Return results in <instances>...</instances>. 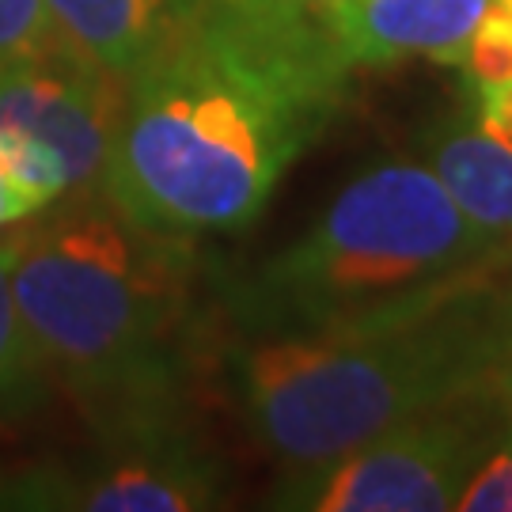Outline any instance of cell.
I'll list each match as a JSON object with an SVG mask.
<instances>
[{"label":"cell","instance_id":"16","mask_svg":"<svg viewBox=\"0 0 512 512\" xmlns=\"http://www.w3.org/2000/svg\"><path fill=\"white\" fill-rule=\"evenodd\" d=\"M497 403L505 410V418L512 425V338H509V357H505V368H501V384H497Z\"/></svg>","mask_w":512,"mask_h":512},{"label":"cell","instance_id":"8","mask_svg":"<svg viewBox=\"0 0 512 512\" xmlns=\"http://www.w3.org/2000/svg\"><path fill=\"white\" fill-rule=\"evenodd\" d=\"M425 156L452 202L497 243L512 239V84H475V99L425 133Z\"/></svg>","mask_w":512,"mask_h":512},{"label":"cell","instance_id":"15","mask_svg":"<svg viewBox=\"0 0 512 512\" xmlns=\"http://www.w3.org/2000/svg\"><path fill=\"white\" fill-rule=\"evenodd\" d=\"M205 8H220V12H236V16H258V19H285L304 16V12H319L327 0H202Z\"/></svg>","mask_w":512,"mask_h":512},{"label":"cell","instance_id":"9","mask_svg":"<svg viewBox=\"0 0 512 512\" xmlns=\"http://www.w3.org/2000/svg\"><path fill=\"white\" fill-rule=\"evenodd\" d=\"M490 0H327L323 23L349 69L437 57L463 65Z\"/></svg>","mask_w":512,"mask_h":512},{"label":"cell","instance_id":"12","mask_svg":"<svg viewBox=\"0 0 512 512\" xmlns=\"http://www.w3.org/2000/svg\"><path fill=\"white\" fill-rule=\"evenodd\" d=\"M57 50L46 0H0V69L35 61Z\"/></svg>","mask_w":512,"mask_h":512},{"label":"cell","instance_id":"2","mask_svg":"<svg viewBox=\"0 0 512 512\" xmlns=\"http://www.w3.org/2000/svg\"><path fill=\"white\" fill-rule=\"evenodd\" d=\"M512 338L501 266L440 304L323 330H251L228 349L247 433L300 475L387 429L459 403H497Z\"/></svg>","mask_w":512,"mask_h":512},{"label":"cell","instance_id":"4","mask_svg":"<svg viewBox=\"0 0 512 512\" xmlns=\"http://www.w3.org/2000/svg\"><path fill=\"white\" fill-rule=\"evenodd\" d=\"M501 247L433 167L384 160L338 186L308 232L239 289L236 319L247 330L399 319L482 281Z\"/></svg>","mask_w":512,"mask_h":512},{"label":"cell","instance_id":"5","mask_svg":"<svg viewBox=\"0 0 512 512\" xmlns=\"http://www.w3.org/2000/svg\"><path fill=\"white\" fill-rule=\"evenodd\" d=\"M126 107V76L54 54L0 69V148L38 202L99 194Z\"/></svg>","mask_w":512,"mask_h":512},{"label":"cell","instance_id":"1","mask_svg":"<svg viewBox=\"0 0 512 512\" xmlns=\"http://www.w3.org/2000/svg\"><path fill=\"white\" fill-rule=\"evenodd\" d=\"M349 73L323 8L258 19L198 4L126 80L107 202L167 236L243 232L327 126Z\"/></svg>","mask_w":512,"mask_h":512},{"label":"cell","instance_id":"7","mask_svg":"<svg viewBox=\"0 0 512 512\" xmlns=\"http://www.w3.org/2000/svg\"><path fill=\"white\" fill-rule=\"evenodd\" d=\"M122 448L88 478L38 482L27 505L88 512H194L220 501V471L171 418L118 425Z\"/></svg>","mask_w":512,"mask_h":512},{"label":"cell","instance_id":"10","mask_svg":"<svg viewBox=\"0 0 512 512\" xmlns=\"http://www.w3.org/2000/svg\"><path fill=\"white\" fill-rule=\"evenodd\" d=\"M202 0H46L61 54L114 76H133L186 31Z\"/></svg>","mask_w":512,"mask_h":512},{"label":"cell","instance_id":"11","mask_svg":"<svg viewBox=\"0 0 512 512\" xmlns=\"http://www.w3.org/2000/svg\"><path fill=\"white\" fill-rule=\"evenodd\" d=\"M46 368L38 361L35 346L27 338V327L19 319L16 293H12V258L8 239L0 236V414H12L27 406L42 387Z\"/></svg>","mask_w":512,"mask_h":512},{"label":"cell","instance_id":"3","mask_svg":"<svg viewBox=\"0 0 512 512\" xmlns=\"http://www.w3.org/2000/svg\"><path fill=\"white\" fill-rule=\"evenodd\" d=\"M8 239L19 319L46 372L114 425L171 418L194 304V243L80 194Z\"/></svg>","mask_w":512,"mask_h":512},{"label":"cell","instance_id":"14","mask_svg":"<svg viewBox=\"0 0 512 512\" xmlns=\"http://www.w3.org/2000/svg\"><path fill=\"white\" fill-rule=\"evenodd\" d=\"M38 213H46V205L38 202L35 190L19 179V171L4 156V148H0V232L38 217Z\"/></svg>","mask_w":512,"mask_h":512},{"label":"cell","instance_id":"6","mask_svg":"<svg viewBox=\"0 0 512 512\" xmlns=\"http://www.w3.org/2000/svg\"><path fill=\"white\" fill-rule=\"evenodd\" d=\"M486 410L459 403L403 421L346 456L289 475L277 509L308 512H444L456 509L463 482L486 456Z\"/></svg>","mask_w":512,"mask_h":512},{"label":"cell","instance_id":"13","mask_svg":"<svg viewBox=\"0 0 512 512\" xmlns=\"http://www.w3.org/2000/svg\"><path fill=\"white\" fill-rule=\"evenodd\" d=\"M456 509L463 512H512V425L494 452L478 459L471 478L463 482L456 497Z\"/></svg>","mask_w":512,"mask_h":512}]
</instances>
